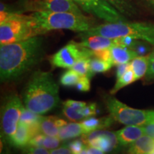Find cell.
I'll return each mask as SVG.
<instances>
[{"label":"cell","mask_w":154,"mask_h":154,"mask_svg":"<svg viewBox=\"0 0 154 154\" xmlns=\"http://www.w3.org/2000/svg\"><path fill=\"white\" fill-rule=\"evenodd\" d=\"M44 39L34 36L24 41L1 45L0 77L2 82L17 79L42 60Z\"/></svg>","instance_id":"cell-1"},{"label":"cell","mask_w":154,"mask_h":154,"mask_svg":"<svg viewBox=\"0 0 154 154\" xmlns=\"http://www.w3.org/2000/svg\"><path fill=\"white\" fill-rule=\"evenodd\" d=\"M59 87L50 72L37 71L24 88L23 102L29 110L43 115L53 110L59 103Z\"/></svg>","instance_id":"cell-2"},{"label":"cell","mask_w":154,"mask_h":154,"mask_svg":"<svg viewBox=\"0 0 154 154\" xmlns=\"http://www.w3.org/2000/svg\"><path fill=\"white\" fill-rule=\"evenodd\" d=\"M39 35L32 14L0 11L1 45L24 41Z\"/></svg>","instance_id":"cell-3"},{"label":"cell","mask_w":154,"mask_h":154,"mask_svg":"<svg viewBox=\"0 0 154 154\" xmlns=\"http://www.w3.org/2000/svg\"><path fill=\"white\" fill-rule=\"evenodd\" d=\"M99 35L111 38L130 36L154 46V24L120 22L101 24L82 32L80 36Z\"/></svg>","instance_id":"cell-4"},{"label":"cell","mask_w":154,"mask_h":154,"mask_svg":"<svg viewBox=\"0 0 154 154\" xmlns=\"http://www.w3.org/2000/svg\"><path fill=\"white\" fill-rule=\"evenodd\" d=\"M40 35L52 30L68 29L84 32L91 28V22L84 15L69 12L36 11L32 14Z\"/></svg>","instance_id":"cell-5"},{"label":"cell","mask_w":154,"mask_h":154,"mask_svg":"<svg viewBox=\"0 0 154 154\" xmlns=\"http://www.w3.org/2000/svg\"><path fill=\"white\" fill-rule=\"evenodd\" d=\"M105 104L115 121L126 126H145L154 122V111L129 107L112 96L105 98Z\"/></svg>","instance_id":"cell-6"},{"label":"cell","mask_w":154,"mask_h":154,"mask_svg":"<svg viewBox=\"0 0 154 154\" xmlns=\"http://www.w3.org/2000/svg\"><path fill=\"white\" fill-rule=\"evenodd\" d=\"M24 105L17 94H11L5 99L2 107L1 126L3 136L8 141L14 136L18 126Z\"/></svg>","instance_id":"cell-7"},{"label":"cell","mask_w":154,"mask_h":154,"mask_svg":"<svg viewBox=\"0 0 154 154\" xmlns=\"http://www.w3.org/2000/svg\"><path fill=\"white\" fill-rule=\"evenodd\" d=\"M21 7L23 11L69 12L84 15L73 0H24Z\"/></svg>","instance_id":"cell-8"},{"label":"cell","mask_w":154,"mask_h":154,"mask_svg":"<svg viewBox=\"0 0 154 154\" xmlns=\"http://www.w3.org/2000/svg\"><path fill=\"white\" fill-rule=\"evenodd\" d=\"M91 57L92 50L71 42L51 57V63L54 67L70 69L79 59Z\"/></svg>","instance_id":"cell-9"},{"label":"cell","mask_w":154,"mask_h":154,"mask_svg":"<svg viewBox=\"0 0 154 154\" xmlns=\"http://www.w3.org/2000/svg\"><path fill=\"white\" fill-rule=\"evenodd\" d=\"M86 12L109 23L126 22L123 14L106 0H73Z\"/></svg>","instance_id":"cell-10"},{"label":"cell","mask_w":154,"mask_h":154,"mask_svg":"<svg viewBox=\"0 0 154 154\" xmlns=\"http://www.w3.org/2000/svg\"><path fill=\"white\" fill-rule=\"evenodd\" d=\"M81 139L86 146L97 148L105 153L114 151L120 146L116 132L104 129L94 131L89 134L82 135Z\"/></svg>","instance_id":"cell-11"},{"label":"cell","mask_w":154,"mask_h":154,"mask_svg":"<svg viewBox=\"0 0 154 154\" xmlns=\"http://www.w3.org/2000/svg\"><path fill=\"white\" fill-rule=\"evenodd\" d=\"M116 134L120 146H129L146 134L143 126H126L116 131Z\"/></svg>","instance_id":"cell-12"},{"label":"cell","mask_w":154,"mask_h":154,"mask_svg":"<svg viewBox=\"0 0 154 154\" xmlns=\"http://www.w3.org/2000/svg\"><path fill=\"white\" fill-rule=\"evenodd\" d=\"M87 103L84 101H74V100L68 99L63 101L62 103V111L63 115L69 120L74 121H82L84 118L83 115V110Z\"/></svg>","instance_id":"cell-13"},{"label":"cell","mask_w":154,"mask_h":154,"mask_svg":"<svg viewBox=\"0 0 154 154\" xmlns=\"http://www.w3.org/2000/svg\"><path fill=\"white\" fill-rule=\"evenodd\" d=\"M82 42H79V45L87 48L91 50H100L112 47L116 45L115 38H111L106 36L94 35L87 36H81Z\"/></svg>","instance_id":"cell-14"},{"label":"cell","mask_w":154,"mask_h":154,"mask_svg":"<svg viewBox=\"0 0 154 154\" xmlns=\"http://www.w3.org/2000/svg\"><path fill=\"white\" fill-rule=\"evenodd\" d=\"M68 124L56 116H43L40 123V133L46 136H57L61 127Z\"/></svg>","instance_id":"cell-15"},{"label":"cell","mask_w":154,"mask_h":154,"mask_svg":"<svg viewBox=\"0 0 154 154\" xmlns=\"http://www.w3.org/2000/svg\"><path fill=\"white\" fill-rule=\"evenodd\" d=\"M34 137L32 131L27 125L22 122H19L17 129L9 141L14 147L18 149L27 147L30 140Z\"/></svg>","instance_id":"cell-16"},{"label":"cell","mask_w":154,"mask_h":154,"mask_svg":"<svg viewBox=\"0 0 154 154\" xmlns=\"http://www.w3.org/2000/svg\"><path fill=\"white\" fill-rule=\"evenodd\" d=\"M154 151V138L143 135L129 146L128 154H151Z\"/></svg>","instance_id":"cell-17"},{"label":"cell","mask_w":154,"mask_h":154,"mask_svg":"<svg viewBox=\"0 0 154 154\" xmlns=\"http://www.w3.org/2000/svg\"><path fill=\"white\" fill-rule=\"evenodd\" d=\"M110 49L113 65L129 63L135 58L138 57L134 50L122 46L114 45L111 47Z\"/></svg>","instance_id":"cell-18"},{"label":"cell","mask_w":154,"mask_h":154,"mask_svg":"<svg viewBox=\"0 0 154 154\" xmlns=\"http://www.w3.org/2000/svg\"><path fill=\"white\" fill-rule=\"evenodd\" d=\"M115 120L112 116H109L106 117H101V118H94V117H89L81 121L82 124L85 128L87 134H89L94 131L101 130L104 128H109L113 124Z\"/></svg>","instance_id":"cell-19"},{"label":"cell","mask_w":154,"mask_h":154,"mask_svg":"<svg viewBox=\"0 0 154 154\" xmlns=\"http://www.w3.org/2000/svg\"><path fill=\"white\" fill-rule=\"evenodd\" d=\"M86 134L87 133H86L85 128H84L82 123L72 122L69 123V124L61 127L59 130L58 138L61 140H65L71 139V138H77Z\"/></svg>","instance_id":"cell-20"},{"label":"cell","mask_w":154,"mask_h":154,"mask_svg":"<svg viewBox=\"0 0 154 154\" xmlns=\"http://www.w3.org/2000/svg\"><path fill=\"white\" fill-rule=\"evenodd\" d=\"M149 62L150 59L148 56H138L131 61V69L134 73L136 81L146 76Z\"/></svg>","instance_id":"cell-21"},{"label":"cell","mask_w":154,"mask_h":154,"mask_svg":"<svg viewBox=\"0 0 154 154\" xmlns=\"http://www.w3.org/2000/svg\"><path fill=\"white\" fill-rule=\"evenodd\" d=\"M119 12L125 16L131 17L136 14V10L128 0H106Z\"/></svg>","instance_id":"cell-22"},{"label":"cell","mask_w":154,"mask_h":154,"mask_svg":"<svg viewBox=\"0 0 154 154\" xmlns=\"http://www.w3.org/2000/svg\"><path fill=\"white\" fill-rule=\"evenodd\" d=\"M135 82H136V76H135L134 73L131 70V69H130L123 76H121L120 78L117 79L116 82L113 88L111 90L110 93L111 94H114L117 93L121 88L129 85V84H132V83Z\"/></svg>","instance_id":"cell-23"},{"label":"cell","mask_w":154,"mask_h":154,"mask_svg":"<svg viewBox=\"0 0 154 154\" xmlns=\"http://www.w3.org/2000/svg\"><path fill=\"white\" fill-rule=\"evenodd\" d=\"M113 66V64L112 63L102 60L99 58L91 57L90 59V71L92 76L97 73L108 72Z\"/></svg>","instance_id":"cell-24"},{"label":"cell","mask_w":154,"mask_h":154,"mask_svg":"<svg viewBox=\"0 0 154 154\" xmlns=\"http://www.w3.org/2000/svg\"><path fill=\"white\" fill-rule=\"evenodd\" d=\"M81 75L78 73L74 72L72 69H69L61 76L60 84L62 86H66V87H73L76 86L77 83L80 80Z\"/></svg>","instance_id":"cell-25"},{"label":"cell","mask_w":154,"mask_h":154,"mask_svg":"<svg viewBox=\"0 0 154 154\" xmlns=\"http://www.w3.org/2000/svg\"><path fill=\"white\" fill-rule=\"evenodd\" d=\"M90 59L91 58H82L77 61L70 69L78 73L81 76H87L91 78L92 76L90 71Z\"/></svg>","instance_id":"cell-26"},{"label":"cell","mask_w":154,"mask_h":154,"mask_svg":"<svg viewBox=\"0 0 154 154\" xmlns=\"http://www.w3.org/2000/svg\"><path fill=\"white\" fill-rule=\"evenodd\" d=\"M149 44L148 42L142 40H136L131 47V49L134 50L138 56H146L150 51Z\"/></svg>","instance_id":"cell-27"},{"label":"cell","mask_w":154,"mask_h":154,"mask_svg":"<svg viewBox=\"0 0 154 154\" xmlns=\"http://www.w3.org/2000/svg\"><path fill=\"white\" fill-rule=\"evenodd\" d=\"M60 143L61 140L57 136H49L45 135L42 147L48 150H53L59 147Z\"/></svg>","instance_id":"cell-28"},{"label":"cell","mask_w":154,"mask_h":154,"mask_svg":"<svg viewBox=\"0 0 154 154\" xmlns=\"http://www.w3.org/2000/svg\"><path fill=\"white\" fill-rule=\"evenodd\" d=\"M92 57L99 58L102 60L113 63L110 48L100 50H92Z\"/></svg>","instance_id":"cell-29"},{"label":"cell","mask_w":154,"mask_h":154,"mask_svg":"<svg viewBox=\"0 0 154 154\" xmlns=\"http://www.w3.org/2000/svg\"><path fill=\"white\" fill-rule=\"evenodd\" d=\"M68 145L72 154H79L86 147L85 143L83 142V140L81 138L72 140Z\"/></svg>","instance_id":"cell-30"},{"label":"cell","mask_w":154,"mask_h":154,"mask_svg":"<svg viewBox=\"0 0 154 154\" xmlns=\"http://www.w3.org/2000/svg\"><path fill=\"white\" fill-rule=\"evenodd\" d=\"M89 77L87 76H82L80 80L77 83L76 85V89L79 91L82 92H87L91 88V82H90Z\"/></svg>","instance_id":"cell-31"},{"label":"cell","mask_w":154,"mask_h":154,"mask_svg":"<svg viewBox=\"0 0 154 154\" xmlns=\"http://www.w3.org/2000/svg\"><path fill=\"white\" fill-rule=\"evenodd\" d=\"M96 113H97V106L95 103H87L83 110V115L85 119L92 117Z\"/></svg>","instance_id":"cell-32"},{"label":"cell","mask_w":154,"mask_h":154,"mask_svg":"<svg viewBox=\"0 0 154 154\" xmlns=\"http://www.w3.org/2000/svg\"><path fill=\"white\" fill-rule=\"evenodd\" d=\"M24 154H50V152L44 147L27 146L24 149Z\"/></svg>","instance_id":"cell-33"},{"label":"cell","mask_w":154,"mask_h":154,"mask_svg":"<svg viewBox=\"0 0 154 154\" xmlns=\"http://www.w3.org/2000/svg\"><path fill=\"white\" fill-rule=\"evenodd\" d=\"M131 69V65L129 63H121V64L116 65V79L120 78L121 76H123L127 71Z\"/></svg>","instance_id":"cell-34"},{"label":"cell","mask_w":154,"mask_h":154,"mask_svg":"<svg viewBox=\"0 0 154 154\" xmlns=\"http://www.w3.org/2000/svg\"><path fill=\"white\" fill-rule=\"evenodd\" d=\"M50 154H72L70 149H69L68 144H64V145L58 147L57 149L51 150Z\"/></svg>","instance_id":"cell-35"},{"label":"cell","mask_w":154,"mask_h":154,"mask_svg":"<svg viewBox=\"0 0 154 154\" xmlns=\"http://www.w3.org/2000/svg\"><path fill=\"white\" fill-rule=\"evenodd\" d=\"M146 77L149 79H154V60H150Z\"/></svg>","instance_id":"cell-36"},{"label":"cell","mask_w":154,"mask_h":154,"mask_svg":"<svg viewBox=\"0 0 154 154\" xmlns=\"http://www.w3.org/2000/svg\"><path fill=\"white\" fill-rule=\"evenodd\" d=\"M145 134L154 138V122L143 126Z\"/></svg>","instance_id":"cell-37"},{"label":"cell","mask_w":154,"mask_h":154,"mask_svg":"<svg viewBox=\"0 0 154 154\" xmlns=\"http://www.w3.org/2000/svg\"><path fill=\"white\" fill-rule=\"evenodd\" d=\"M86 153L87 154H105V152L101 149L88 146H86Z\"/></svg>","instance_id":"cell-38"},{"label":"cell","mask_w":154,"mask_h":154,"mask_svg":"<svg viewBox=\"0 0 154 154\" xmlns=\"http://www.w3.org/2000/svg\"><path fill=\"white\" fill-rule=\"evenodd\" d=\"M147 56L149 57L150 60H154V50L153 51H151V52L149 54H148Z\"/></svg>","instance_id":"cell-39"},{"label":"cell","mask_w":154,"mask_h":154,"mask_svg":"<svg viewBox=\"0 0 154 154\" xmlns=\"http://www.w3.org/2000/svg\"><path fill=\"white\" fill-rule=\"evenodd\" d=\"M146 1H147L148 2H149L150 4H151V5L154 6V0H146Z\"/></svg>","instance_id":"cell-40"},{"label":"cell","mask_w":154,"mask_h":154,"mask_svg":"<svg viewBox=\"0 0 154 154\" xmlns=\"http://www.w3.org/2000/svg\"><path fill=\"white\" fill-rule=\"evenodd\" d=\"M79 154H87V153H86V149L83 150V151L81 152Z\"/></svg>","instance_id":"cell-41"},{"label":"cell","mask_w":154,"mask_h":154,"mask_svg":"<svg viewBox=\"0 0 154 154\" xmlns=\"http://www.w3.org/2000/svg\"><path fill=\"white\" fill-rule=\"evenodd\" d=\"M151 154H154V151L153 152V153H151Z\"/></svg>","instance_id":"cell-42"}]
</instances>
